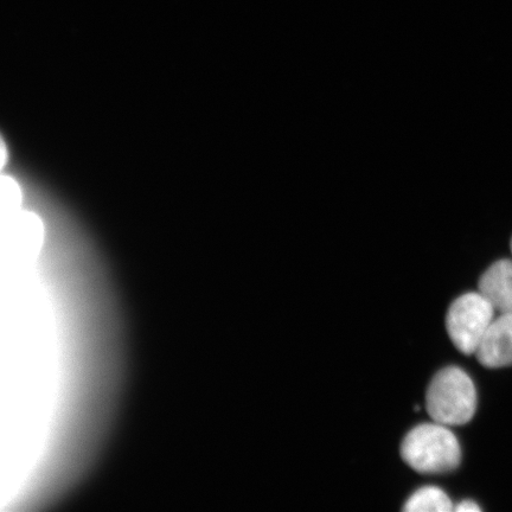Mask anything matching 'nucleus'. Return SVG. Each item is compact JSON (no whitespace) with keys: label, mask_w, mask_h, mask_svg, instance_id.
<instances>
[{"label":"nucleus","mask_w":512,"mask_h":512,"mask_svg":"<svg viewBox=\"0 0 512 512\" xmlns=\"http://www.w3.org/2000/svg\"><path fill=\"white\" fill-rule=\"evenodd\" d=\"M40 251L9 248L4 266L2 498L25 509L59 502L92 470L126 371L117 296L44 279Z\"/></svg>","instance_id":"nucleus-1"},{"label":"nucleus","mask_w":512,"mask_h":512,"mask_svg":"<svg viewBox=\"0 0 512 512\" xmlns=\"http://www.w3.org/2000/svg\"><path fill=\"white\" fill-rule=\"evenodd\" d=\"M401 456L416 472L435 475L457 469L462 460V448L448 426L433 421L416 426L406 435Z\"/></svg>","instance_id":"nucleus-2"},{"label":"nucleus","mask_w":512,"mask_h":512,"mask_svg":"<svg viewBox=\"0 0 512 512\" xmlns=\"http://www.w3.org/2000/svg\"><path fill=\"white\" fill-rule=\"evenodd\" d=\"M426 407L432 420L441 425H465L477 409L475 383L458 367L440 370L428 386Z\"/></svg>","instance_id":"nucleus-3"},{"label":"nucleus","mask_w":512,"mask_h":512,"mask_svg":"<svg viewBox=\"0 0 512 512\" xmlns=\"http://www.w3.org/2000/svg\"><path fill=\"white\" fill-rule=\"evenodd\" d=\"M495 307L480 292L463 294L454 300L446 317V328L454 347L473 355L495 317Z\"/></svg>","instance_id":"nucleus-4"},{"label":"nucleus","mask_w":512,"mask_h":512,"mask_svg":"<svg viewBox=\"0 0 512 512\" xmlns=\"http://www.w3.org/2000/svg\"><path fill=\"white\" fill-rule=\"evenodd\" d=\"M482 366L498 369L512 366V313L494 319L476 351Z\"/></svg>","instance_id":"nucleus-5"},{"label":"nucleus","mask_w":512,"mask_h":512,"mask_svg":"<svg viewBox=\"0 0 512 512\" xmlns=\"http://www.w3.org/2000/svg\"><path fill=\"white\" fill-rule=\"evenodd\" d=\"M479 292L499 313H512V260L495 262L479 280Z\"/></svg>","instance_id":"nucleus-6"},{"label":"nucleus","mask_w":512,"mask_h":512,"mask_svg":"<svg viewBox=\"0 0 512 512\" xmlns=\"http://www.w3.org/2000/svg\"><path fill=\"white\" fill-rule=\"evenodd\" d=\"M403 510L407 512H450L454 509L450 497L443 490L435 488V486H425L408 499Z\"/></svg>","instance_id":"nucleus-7"},{"label":"nucleus","mask_w":512,"mask_h":512,"mask_svg":"<svg viewBox=\"0 0 512 512\" xmlns=\"http://www.w3.org/2000/svg\"><path fill=\"white\" fill-rule=\"evenodd\" d=\"M454 510L458 512H478L480 511V508L475 502L465 501L457 505V507L454 508Z\"/></svg>","instance_id":"nucleus-8"},{"label":"nucleus","mask_w":512,"mask_h":512,"mask_svg":"<svg viewBox=\"0 0 512 512\" xmlns=\"http://www.w3.org/2000/svg\"><path fill=\"white\" fill-rule=\"evenodd\" d=\"M511 253H512V240H511Z\"/></svg>","instance_id":"nucleus-9"}]
</instances>
